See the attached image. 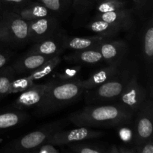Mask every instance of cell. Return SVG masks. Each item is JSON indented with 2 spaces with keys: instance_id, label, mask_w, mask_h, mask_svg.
Listing matches in <instances>:
<instances>
[{
  "instance_id": "19",
  "label": "cell",
  "mask_w": 153,
  "mask_h": 153,
  "mask_svg": "<svg viewBox=\"0 0 153 153\" xmlns=\"http://www.w3.org/2000/svg\"><path fill=\"white\" fill-rule=\"evenodd\" d=\"M29 119L28 113L22 110L0 109V130L14 128Z\"/></svg>"
},
{
  "instance_id": "9",
  "label": "cell",
  "mask_w": 153,
  "mask_h": 153,
  "mask_svg": "<svg viewBox=\"0 0 153 153\" xmlns=\"http://www.w3.org/2000/svg\"><path fill=\"white\" fill-rule=\"evenodd\" d=\"M103 131L92 129L89 127L82 126L71 130H59L49 136L46 143L60 146L88 139L99 138L103 136Z\"/></svg>"
},
{
  "instance_id": "33",
  "label": "cell",
  "mask_w": 153,
  "mask_h": 153,
  "mask_svg": "<svg viewBox=\"0 0 153 153\" xmlns=\"http://www.w3.org/2000/svg\"><path fill=\"white\" fill-rule=\"evenodd\" d=\"M56 146L51 143H44L31 150L30 153H58L60 150Z\"/></svg>"
},
{
  "instance_id": "11",
  "label": "cell",
  "mask_w": 153,
  "mask_h": 153,
  "mask_svg": "<svg viewBox=\"0 0 153 153\" xmlns=\"http://www.w3.org/2000/svg\"><path fill=\"white\" fill-rule=\"evenodd\" d=\"M59 22L55 16L49 15L28 22V42L49 38L59 34Z\"/></svg>"
},
{
  "instance_id": "21",
  "label": "cell",
  "mask_w": 153,
  "mask_h": 153,
  "mask_svg": "<svg viewBox=\"0 0 153 153\" xmlns=\"http://www.w3.org/2000/svg\"><path fill=\"white\" fill-rule=\"evenodd\" d=\"M86 28L95 33L96 35L101 36L105 38H113L120 31H123L119 27L111 22L95 18L86 25Z\"/></svg>"
},
{
  "instance_id": "29",
  "label": "cell",
  "mask_w": 153,
  "mask_h": 153,
  "mask_svg": "<svg viewBox=\"0 0 153 153\" xmlns=\"http://www.w3.org/2000/svg\"><path fill=\"white\" fill-rule=\"evenodd\" d=\"M96 0H73L74 10L79 13H83L89 10L95 4Z\"/></svg>"
},
{
  "instance_id": "14",
  "label": "cell",
  "mask_w": 153,
  "mask_h": 153,
  "mask_svg": "<svg viewBox=\"0 0 153 153\" xmlns=\"http://www.w3.org/2000/svg\"><path fill=\"white\" fill-rule=\"evenodd\" d=\"M63 37L64 34L59 33L52 37L35 42L28 49L27 53L40 54L50 57L59 55L64 50Z\"/></svg>"
},
{
  "instance_id": "13",
  "label": "cell",
  "mask_w": 153,
  "mask_h": 153,
  "mask_svg": "<svg viewBox=\"0 0 153 153\" xmlns=\"http://www.w3.org/2000/svg\"><path fill=\"white\" fill-rule=\"evenodd\" d=\"M94 18L111 22L123 31H132L135 28V16L132 9L128 7L106 13H97Z\"/></svg>"
},
{
  "instance_id": "1",
  "label": "cell",
  "mask_w": 153,
  "mask_h": 153,
  "mask_svg": "<svg viewBox=\"0 0 153 153\" xmlns=\"http://www.w3.org/2000/svg\"><path fill=\"white\" fill-rule=\"evenodd\" d=\"M134 113L120 102L88 105L69 115L78 127H120L131 123Z\"/></svg>"
},
{
  "instance_id": "32",
  "label": "cell",
  "mask_w": 153,
  "mask_h": 153,
  "mask_svg": "<svg viewBox=\"0 0 153 153\" xmlns=\"http://www.w3.org/2000/svg\"><path fill=\"white\" fill-rule=\"evenodd\" d=\"M136 153H153V139H148L143 143L133 145Z\"/></svg>"
},
{
  "instance_id": "35",
  "label": "cell",
  "mask_w": 153,
  "mask_h": 153,
  "mask_svg": "<svg viewBox=\"0 0 153 153\" xmlns=\"http://www.w3.org/2000/svg\"><path fill=\"white\" fill-rule=\"evenodd\" d=\"M96 1H97V0H96ZM95 2H96V1H95Z\"/></svg>"
},
{
  "instance_id": "25",
  "label": "cell",
  "mask_w": 153,
  "mask_h": 153,
  "mask_svg": "<svg viewBox=\"0 0 153 153\" xmlns=\"http://www.w3.org/2000/svg\"><path fill=\"white\" fill-rule=\"evenodd\" d=\"M152 0H132V11L134 16L145 20L148 13L152 10Z\"/></svg>"
},
{
  "instance_id": "23",
  "label": "cell",
  "mask_w": 153,
  "mask_h": 153,
  "mask_svg": "<svg viewBox=\"0 0 153 153\" xmlns=\"http://www.w3.org/2000/svg\"><path fill=\"white\" fill-rule=\"evenodd\" d=\"M17 76L12 65H7L0 70V100L10 95V87L13 79Z\"/></svg>"
},
{
  "instance_id": "27",
  "label": "cell",
  "mask_w": 153,
  "mask_h": 153,
  "mask_svg": "<svg viewBox=\"0 0 153 153\" xmlns=\"http://www.w3.org/2000/svg\"><path fill=\"white\" fill-rule=\"evenodd\" d=\"M81 70H82V65L79 64H76L74 67H69L58 75V79L61 81H70L78 79L77 76Z\"/></svg>"
},
{
  "instance_id": "4",
  "label": "cell",
  "mask_w": 153,
  "mask_h": 153,
  "mask_svg": "<svg viewBox=\"0 0 153 153\" xmlns=\"http://www.w3.org/2000/svg\"><path fill=\"white\" fill-rule=\"evenodd\" d=\"M28 43V22L16 13L0 9V45L22 46Z\"/></svg>"
},
{
  "instance_id": "16",
  "label": "cell",
  "mask_w": 153,
  "mask_h": 153,
  "mask_svg": "<svg viewBox=\"0 0 153 153\" xmlns=\"http://www.w3.org/2000/svg\"><path fill=\"white\" fill-rule=\"evenodd\" d=\"M54 57V56H53ZM52 57L36 53H25L11 64L17 76L28 75L36 70Z\"/></svg>"
},
{
  "instance_id": "26",
  "label": "cell",
  "mask_w": 153,
  "mask_h": 153,
  "mask_svg": "<svg viewBox=\"0 0 153 153\" xmlns=\"http://www.w3.org/2000/svg\"><path fill=\"white\" fill-rule=\"evenodd\" d=\"M39 2L45 6L49 11L61 13L67 10L73 0H38Z\"/></svg>"
},
{
  "instance_id": "20",
  "label": "cell",
  "mask_w": 153,
  "mask_h": 153,
  "mask_svg": "<svg viewBox=\"0 0 153 153\" xmlns=\"http://www.w3.org/2000/svg\"><path fill=\"white\" fill-rule=\"evenodd\" d=\"M13 12L27 22H31L50 15V11L43 4L38 1H34L33 0Z\"/></svg>"
},
{
  "instance_id": "28",
  "label": "cell",
  "mask_w": 153,
  "mask_h": 153,
  "mask_svg": "<svg viewBox=\"0 0 153 153\" xmlns=\"http://www.w3.org/2000/svg\"><path fill=\"white\" fill-rule=\"evenodd\" d=\"M31 0H0V9L14 11Z\"/></svg>"
},
{
  "instance_id": "31",
  "label": "cell",
  "mask_w": 153,
  "mask_h": 153,
  "mask_svg": "<svg viewBox=\"0 0 153 153\" xmlns=\"http://www.w3.org/2000/svg\"><path fill=\"white\" fill-rule=\"evenodd\" d=\"M126 125L120 126V128L118 131V134L121 140L126 143L134 141V133L131 128L126 126Z\"/></svg>"
},
{
  "instance_id": "3",
  "label": "cell",
  "mask_w": 153,
  "mask_h": 153,
  "mask_svg": "<svg viewBox=\"0 0 153 153\" xmlns=\"http://www.w3.org/2000/svg\"><path fill=\"white\" fill-rule=\"evenodd\" d=\"M136 65L135 62L126 60L120 71L114 76L94 89L85 91V99L87 104L117 102L123 93Z\"/></svg>"
},
{
  "instance_id": "7",
  "label": "cell",
  "mask_w": 153,
  "mask_h": 153,
  "mask_svg": "<svg viewBox=\"0 0 153 153\" xmlns=\"http://www.w3.org/2000/svg\"><path fill=\"white\" fill-rule=\"evenodd\" d=\"M139 67H134L131 78L117 102L129 108L134 114L140 108L148 99L146 90L139 83Z\"/></svg>"
},
{
  "instance_id": "10",
  "label": "cell",
  "mask_w": 153,
  "mask_h": 153,
  "mask_svg": "<svg viewBox=\"0 0 153 153\" xmlns=\"http://www.w3.org/2000/svg\"><path fill=\"white\" fill-rule=\"evenodd\" d=\"M57 80L51 81L44 84H34L28 89L21 92L19 97L10 105V108L22 110L35 107L42 101L48 91L56 83Z\"/></svg>"
},
{
  "instance_id": "18",
  "label": "cell",
  "mask_w": 153,
  "mask_h": 153,
  "mask_svg": "<svg viewBox=\"0 0 153 153\" xmlns=\"http://www.w3.org/2000/svg\"><path fill=\"white\" fill-rule=\"evenodd\" d=\"M66 61L74 64L97 65L105 62L101 53L97 49L74 51L64 57Z\"/></svg>"
},
{
  "instance_id": "8",
  "label": "cell",
  "mask_w": 153,
  "mask_h": 153,
  "mask_svg": "<svg viewBox=\"0 0 153 153\" xmlns=\"http://www.w3.org/2000/svg\"><path fill=\"white\" fill-rule=\"evenodd\" d=\"M135 123L134 129V141L136 145L152 137L153 103L152 99L146 100L144 104L134 114Z\"/></svg>"
},
{
  "instance_id": "24",
  "label": "cell",
  "mask_w": 153,
  "mask_h": 153,
  "mask_svg": "<svg viewBox=\"0 0 153 153\" xmlns=\"http://www.w3.org/2000/svg\"><path fill=\"white\" fill-rule=\"evenodd\" d=\"M97 13H106L127 7L125 0H97L94 4Z\"/></svg>"
},
{
  "instance_id": "17",
  "label": "cell",
  "mask_w": 153,
  "mask_h": 153,
  "mask_svg": "<svg viewBox=\"0 0 153 153\" xmlns=\"http://www.w3.org/2000/svg\"><path fill=\"white\" fill-rule=\"evenodd\" d=\"M105 38V37L96 34L89 37H69L64 35L63 46L64 49H72L73 51L97 49Z\"/></svg>"
},
{
  "instance_id": "22",
  "label": "cell",
  "mask_w": 153,
  "mask_h": 153,
  "mask_svg": "<svg viewBox=\"0 0 153 153\" xmlns=\"http://www.w3.org/2000/svg\"><path fill=\"white\" fill-rule=\"evenodd\" d=\"M92 139L69 143L68 147L72 152L77 153H106L109 145L108 143L91 141Z\"/></svg>"
},
{
  "instance_id": "12",
  "label": "cell",
  "mask_w": 153,
  "mask_h": 153,
  "mask_svg": "<svg viewBox=\"0 0 153 153\" xmlns=\"http://www.w3.org/2000/svg\"><path fill=\"white\" fill-rule=\"evenodd\" d=\"M97 49L106 64H121L126 61L129 46L121 39L105 38Z\"/></svg>"
},
{
  "instance_id": "34",
  "label": "cell",
  "mask_w": 153,
  "mask_h": 153,
  "mask_svg": "<svg viewBox=\"0 0 153 153\" xmlns=\"http://www.w3.org/2000/svg\"><path fill=\"white\" fill-rule=\"evenodd\" d=\"M106 153H136L133 146H116L111 145L108 148Z\"/></svg>"
},
{
  "instance_id": "5",
  "label": "cell",
  "mask_w": 153,
  "mask_h": 153,
  "mask_svg": "<svg viewBox=\"0 0 153 153\" xmlns=\"http://www.w3.org/2000/svg\"><path fill=\"white\" fill-rule=\"evenodd\" d=\"M64 124L65 121L64 120L49 123L37 130L4 144L0 148V153L30 152L40 145L46 143L49 136L62 129Z\"/></svg>"
},
{
  "instance_id": "15",
  "label": "cell",
  "mask_w": 153,
  "mask_h": 153,
  "mask_svg": "<svg viewBox=\"0 0 153 153\" xmlns=\"http://www.w3.org/2000/svg\"><path fill=\"white\" fill-rule=\"evenodd\" d=\"M124 62L121 64H107L105 67L94 71L88 79L81 80L82 88L85 91H87V90L94 89L102 85L120 71Z\"/></svg>"
},
{
  "instance_id": "30",
  "label": "cell",
  "mask_w": 153,
  "mask_h": 153,
  "mask_svg": "<svg viewBox=\"0 0 153 153\" xmlns=\"http://www.w3.org/2000/svg\"><path fill=\"white\" fill-rule=\"evenodd\" d=\"M13 52L6 46H0V70L8 65L12 59Z\"/></svg>"
},
{
  "instance_id": "2",
  "label": "cell",
  "mask_w": 153,
  "mask_h": 153,
  "mask_svg": "<svg viewBox=\"0 0 153 153\" xmlns=\"http://www.w3.org/2000/svg\"><path fill=\"white\" fill-rule=\"evenodd\" d=\"M81 80L57 82L49 89L42 101L35 106L34 114L39 117L47 116L76 102L84 93Z\"/></svg>"
},
{
  "instance_id": "6",
  "label": "cell",
  "mask_w": 153,
  "mask_h": 153,
  "mask_svg": "<svg viewBox=\"0 0 153 153\" xmlns=\"http://www.w3.org/2000/svg\"><path fill=\"white\" fill-rule=\"evenodd\" d=\"M139 53L144 63L147 73L149 96L152 98V63H153V19L150 15L143 23L138 37Z\"/></svg>"
}]
</instances>
